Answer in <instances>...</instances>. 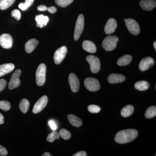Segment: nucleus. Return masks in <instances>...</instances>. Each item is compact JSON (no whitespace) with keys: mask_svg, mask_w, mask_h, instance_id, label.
<instances>
[{"mask_svg":"<svg viewBox=\"0 0 156 156\" xmlns=\"http://www.w3.org/2000/svg\"><path fill=\"white\" fill-rule=\"evenodd\" d=\"M137 135L138 131L136 129H126L118 132L115 136V140L118 143L124 144L133 141Z\"/></svg>","mask_w":156,"mask_h":156,"instance_id":"obj_1","label":"nucleus"},{"mask_svg":"<svg viewBox=\"0 0 156 156\" xmlns=\"http://www.w3.org/2000/svg\"><path fill=\"white\" fill-rule=\"evenodd\" d=\"M119 40V38L116 36H109L103 40L102 47L106 51H112L116 48L117 43Z\"/></svg>","mask_w":156,"mask_h":156,"instance_id":"obj_2","label":"nucleus"},{"mask_svg":"<svg viewBox=\"0 0 156 156\" xmlns=\"http://www.w3.org/2000/svg\"><path fill=\"white\" fill-rule=\"evenodd\" d=\"M46 66L44 63L40 64L37 69L36 78V83L38 86H43L46 81Z\"/></svg>","mask_w":156,"mask_h":156,"instance_id":"obj_3","label":"nucleus"},{"mask_svg":"<svg viewBox=\"0 0 156 156\" xmlns=\"http://www.w3.org/2000/svg\"><path fill=\"white\" fill-rule=\"evenodd\" d=\"M84 26V17L83 14H80L78 17L76 22L75 29L74 39L75 41H78L80 37L83 30Z\"/></svg>","mask_w":156,"mask_h":156,"instance_id":"obj_4","label":"nucleus"},{"mask_svg":"<svg viewBox=\"0 0 156 156\" xmlns=\"http://www.w3.org/2000/svg\"><path fill=\"white\" fill-rule=\"evenodd\" d=\"M87 60L90 65V69L92 73H96L100 71V60L97 57L92 55H89L87 57Z\"/></svg>","mask_w":156,"mask_h":156,"instance_id":"obj_5","label":"nucleus"},{"mask_svg":"<svg viewBox=\"0 0 156 156\" xmlns=\"http://www.w3.org/2000/svg\"><path fill=\"white\" fill-rule=\"evenodd\" d=\"M85 87L89 91L96 92L99 90L100 84L98 80L94 78H87L84 81Z\"/></svg>","mask_w":156,"mask_h":156,"instance_id":"obj_6","label":"nucleus"},{"mask_svg":"<svg viewBox=\"0 0 156 156\" xmlns=\"http://www.w3.org/2000/svg\"><path fill=\"white\" fill-rule=\"evenodd\" d=\"M125 21L128 30L131 34L134 35L139 34L140 28L139 24L136 21L131 18L125 19Z\"/></svg>","mask_w":156,"mask_h":156,"instance_id":"obj_7","label":"nucleus"},{"mask_svg":"<svg viewBox=\"0 0 156 156\" xmlns=\"http://www.w3.org/2000/svg\"><path fill=\"white\" fill-rule=\"evenodd\" d=\"M67 53V48L66 46H63L57 49L54 53V62L56 64H59L63 61L65 58Z\"/></svg>","mask_w":156,"mask_h":156,"instance_id":"obj_8","label":"nucleus"},{"mask_svg":"<svg viewBox=\"0 0 156 156\" xmlns=\"http://www.w3.org/2000/svg\"><path fill=\"white\" fill-rule=\"evenodd\" d=\"M21 71L20 69H17L14 72L11 76V80L9 84V89L12 90L17 88L20 85V81L19 77L21 74Z\"/></svg>","mask_w":156,"mask_h":156,"instance_id":"obj_9","label":"nucleus"},{"mask_svg":"<svg viewBox=\"0 0 156 156\" xmlns=\"http://www.w3.org/2000/svg\"><path fill=\"white\" fill-rule=\"evenodd\" d=\"M48 101V96L44 95L41 97L34 105L33 112L34 113L37 114L41 112L47 105Z\"/></svg>","mask_w":156,"mask_h":156,"instance_id":"obj_10","label":"nucleus"},{"mask_svg":"<svg viewBox=\"0 0 156 156\" xmlns=\"http://www.w3.org/2000/svg\"><path fill=\"white\" fill-rule=\"evenodd\" d=\"M13 38L11 35L4 34L0 36V45L5 49H10L13 45Z\"/></svg>","mask_w":156,"mask_h":156,"instance_id":"obj_11","label":"nucleus"},{"mask_svg":"<svg viewBox=\"0 0 156 156\" xmlns=\"http://www.w3.org/2000/svg\"><path fill=\"white\" fill-rule=\"evenodd\" d=\"M69 82L72 91L74 92H77L80 89V82L79 79L74 73H70L69 76Z\"/></svg>","mask_w":156,"mask_h":156,"instance_id":"obj_12","label":"nucleus"},{"mask_svg":"<svg viewBox=\"0 0 156 156\" xmlns=\"http://www.w3.org/2000/svg\"><path fill=\"white\" fill-rule=\"evenodd\" d=\"M154 63L153 58L151 57H147L143 58L139 63V69L141 71H144L151 67Z\"/></svg>","mask_w":156,"mask_h":156,"instance_id":"obj_13","label":"nucleus"},{"mask_svg":"<svg viewBox=\"0 0 156 156\" xmlns=\"http://www.w3.org/2000/svg\"><path fill=\"white\" fill-rule=\"evenodd\" d=\"M117 27L116 20L114 18H110L105 27L104 30L108 35L113 33Z\"/></svg>","mask_w":156,"mask_h":156,"instance_id":"obj_14","label":"nucleus"},{"mask_svg":"<svg viewBox=\"0 0 156 156\" xmlns=\"http://www.w3.org/2000/svg\"><path fill=\"white\" fill-rule=\"evenodd\" d=\"M139 5L143 10L150 11L155 8L156 2L155 0H141Z\"/></svg>","mask_w":156,"mask_h":156,"instance_id":"obj_15","label":"nucleus"},{"mask_svg":"<svg viewBox=\"0 0 156 156\" xmlns=\"http://www.w3.org/2000/svg\"><path fill=\"white\" fill-rule=\"evenodd\" d=\"M126 80V77L122 74H112L108 78V81L110 84L123 83Z\"/></svg>","mask_w":156,"mask_h":156,"instance_id":"obj_16","label":"nucleus"},{"mask_svg":"<svg viewBox=\"0 0 156 156\" xmlns=\"http://www.w3.org/2000/svg\"><path fill=\"white\" fill-rule=\"evenodd\" d=\"M14 65L12 63H6L0 65V77L5 75L14 69Z\"/></svg>","mask_w":156,"mask_h":156,"instance_id":"obj_17","label":"nucleus"},{"mask_svg":"<svg viewBox=\"0 0 156 156\" xmlns=\"http://www.w3.org/2000/svg\"><path fill=\"white\" fill-rule=\"evenodd\" d=\"M38 41L36 39H32L26 43L25 49L26 52L30 53L32 52L38 44Z\"/></svg>","mask_w":156,"mask_h":156,"instance_id":"obj_18","label":"nucleus"},{"mask_svg":"<svg viewBox=\"0 0 156 156\" xmlns=\"http://www.w3.org/2000/svg\"><path fill=\"white\" fill-rule=\"evenodd\" d=\"M83 48L84 50L90 53L96 52V47L94 43L90 41H85L83 42Z\"/></svg>","mask_w":156,"mask_h":156,"instance_id":"obj_19","label":"nucleus"},{"mask_svg":"<svg viewBox=\"0 0 156 156\" xmlns=\"http://www.w3.org/2000/svg\"><path fill=\"white\" fill-rule=\"evenodd\" d=\"M35 20L37 22V26L40 28H43L47 25L49 21V18L48 16H45L43 14H40L37 15L36 17Z\"/></svg>","mask_w":156,"mask_h":156,"instance_id":"obj_20","label":"nucleus"},{"mask_svg":"<svg viewBox=\"0 0 156 156\" xmlns=\"http://www.w3.org/2000/svg\"><path fill=\"white\" fill-rule=\"evenodd\" d=\"M68 119L72 126L76 127H80L83 124L82 120L73 115H69Z\"/></svg>","mask_w":156,"mask_h":156,"instance_id":"obj_21","label":"nucleus"},{"mask_svg":"<svg viewBox=\"0 0 156 156\" xmlns=\"http://www.w3.org/2000/svg\"><path fill=\"white\" fill-rule=\"evenodd\" d=\"M132 56L129 55H124L118 59L117 64L120 66L128 65L132 61Z\"/></svg>","mask_w":156,"mask_h":156,"instance_id":"obj_22","label":"nucleus"},{"mask_svg":"<svg viewBox=\"0 0 156 156\" xmlns=\"http://www.w3.org/2000/svg\"><path fill=\"white\" fill-rule=\"evenodd\" d=\"M134 111V108L132 105H126L122 109L121 112V115L123 117L130 116Z\"/></svg>","mask_w":156,"mask_h":156,"instance_id":"obj_23","label":"nucleus"},{"mask_svg":"<svg viewBox=\"0 0 156 156\" xmlns=\"http://www.w3.org/2000/svg\"><path fill=\"white\" fill-rule=\"evenodd\" d=\"M135 89L139 91H145L149 88V84L145 81H140L136 82L134 85Z\"/></svg>","mask_w":156,"mask_h":156,"instance_id":"obj_24","label":"nucleus"},{"mask_svg":"<svg viewBox=\"0 0 156 156\" xmlns=\"http://www.w3.org/2000/svg\"><path fill=\"white\" fill-rule=\"evenodd\" d=\"M30 106V102L25 98H23L20 101L19 104V108L23 113H26L28 111Z\"/></svg>","mask_w":156,"mask_h":156,"instance_id":"obj_25","label":"nucleus"},{"mask_svg":"<svg viewBox=\"0 0 156 156\" xmlns=\"http://www.w3.org/2000/svg\"><path fill=\"white\" fill-rule=\"evenodd\" d=\"M15 0H0V9L5 10L11 7Z\"/></svg>","mask_w":156,"mask_h":156,"instance_id":"obj_26","label":"nucleus"},{"mask_svg":"<svg viewBox=\"0 0 156 156\" xmlns=\"http://www.w3.org/2000/svg\"><path fill=\"white\" fill-rule=\"evenodd\" d=\"M156 115V106L150 107L147 110L145 114V117L147 119H151Z\"/></svg>","mask_w":156,"mask_h":156,"instance_id":"obj_27","label":"nucleus"},{"mask_svg":"<svg viewBox=\"0 0 156 156\" xmlns=\"http://www.w3.org/2000/svg\"><path fill=\"white\" fill-rule=\"evenodd\" d=\"M59 138V134L57 131H53V132L49 134L47 137V140L48 142H53L55 140Z\"/></svg>","mask_w":156,"mask_h":156,"instance_id":"obj_28","label":"nucleus"},{"mask_svg":"<svg viewBox=\"0 0 156 156\" xmlns=\"http://www.w3.org/2000/svg\"><path fill=\"white\" fill-rule=\"evenodd\" d=\"M34 1V0H25V2L20 3L18 7L22 11H25L32 5Z\"/></svg>","mask_w":156,"mask_h":156,"instance_id":"obj_29","label":"nucleus"},{"mask_svg":"<svg viewBox=\"0 0 156 156\" xmlns=\"http://www.w3.org/2000/svg\"><path fill=\"white\" fill-rule=\"evenodd\" d=\"M59 136L63 139L67 140L70 138L71 136V134L69 131L65 129H62L59 131Z\"/></svg>","mask_w":156,"mask_h":156,"instance_id":"obj_30","label":"nucleus"},{"mask_svg":"<svg viewBox=\"0 0 156 156\" xmlns=\"http://www.w3.org/2000/svg\"><path fill=\"white\" fill-rule=\"evenodd\" d=\"M11 107V104L6 101H0V109L4 111H8Z\"/></svg>","mask_w":156,"mask_h":156,"instance_id":"obj_31","label":"nucleus"},{"mask_svg":"<svg viewBox=\"0 0 156 156\" xmlns=\"http://www.w3.org/2000/svg\"><path fill=\"white\" fill-rule=\"evenodd\" d=\"M73 0H55V3L57 5L64 8L69 5Z\"/></svg>","mask_w":156,"mask_h":156,"instance_id":"obj_32","label":"nucleus"},{"mask_svg":"<svg viewBox=\"0 0 156 156\" xmlns=\"http://www.w3.org/2000/svg\"><path fill=\"white\" fill-rule=\"evenodd\" d=\"M88 111L92 113H97L100 111L101 108L99 106L95 105H91L88 107Z\"/></svg>","mask_w":156,"mask_h":156,"instance_id":"obj_33","label":"nucleus"},{"mask_svg":"<svg viewBox=\"0 0 156 156\" xmlns=\"http://www.w3.org/2000/svg\"><path fill=\"white\" fill-rule=\"evenodd\" d=\"M11 15L12 17H15V19L17 20H19L20 19L21 17V14H20V11L17 9H15V10L12 11V13H11Z\"/></svg>","mask_w":156,"mask_h":156,"instance_id":"obj_34","label":"nucleus"},{"mask_svg":"<svg viewBox=\"0 0 156 156\" xmlns=\"http://www.w3.org/2000/svg\"><path fill=\"white\" fill-rule=\"evenodd\" d=\"M7 85V82L4 79H0V92L5 89Z\"/></svg>","mask_w":156,"mask_h":156,"instance_id":"obj_35","label":"nucleus"},{"mask_svg":"<svg viewBox=\"0 0 156 156\" xmlns=\"http://www.w3.org/2000/svg\"><path fill=\"white\" fill-rule=\"evenodd\" d=\"M8 151L5 148L0 145V156H5L8 155Z\"/></svg>","mask_w":156,"mask_h":156,"instance_id":"obj_36","label":"nucleus"},{"mask_svg":"<svg viewBox=\"0 0 156 156\" xmlns=\"http://www.w3.org/2000/svg\"><path fill=\"white\" fill-rule=\"evenodd\" d=\"M49 125L50 126V128L53 130V131H55L57 129V127L56 126V123L54 122V121H52V120H50L49 122Z\"/></svg>","mask_w":156,"mask_h":156,"instance_id":"obj_37","label":"nucleus"},{"mask_svg":"<svg viewBox=\"0 0 156 156\" xmlns=\"http://www.w3.org/2000/svg\"><path fill=\"white\" fill-rule=\"evenodd\" d=\"M87 152L85 151H81L73 155V156H87Z\"/></svg>","mask_w":156,"mask_h":156,"instance_id":"obj_38","label":"nucleus"},{"mask_svg":"<svg viewBox=\"0 0 156 156\" xmlns=\"http://www.w3.org/2000/svg\"><path fill=\"white\" fill-rule=\"evenodd\" d=\"M37 10L39 11H44L48 10V7L44 5H41L37 7Z\"/></svg>","mask_w":156,"mask_h":156,"instance_id":"obj_39","label":"nucleus"},{"mask_svg":"<svg viewBox=\"0 0 156 156\" xmlns=\"http://www.w3.org/2000/svg\"><path fill=\"white\" fill-rule=\"evenodd\" d=\"M48 10L50 13L54 14V13H56V11H57V9H56V7L52 6V7L48 8Z\"/></svg>","mask_w":156,"mask_h":156,"instance_id":"obj_40","label":"nucleus"},{"mask_svg":"<svg viewBox=\"0 0 156 156\" xmlns=\"http://www.w3.org/2000/svg\"><path fill=\"white\" fill-rule=\"evenodd\" d=\"M4 123V117L3 115L0 113V125Z\"/></svg>","mask_w":156,"mask_h":156,"instance_id":"obj_41","label":"nucleus"},{"mask_svg":"<svg viewBox=\"0 0 156 156\" xmlns=\"http://www.w3.org/2000/svg\"><path fill=\"white\" fill-rule=\"evenodd\" d=\"M42 156H52V155L49 152H46L44 154H42Z\"/></svg>","mask_w":156,"mask_h":156,"instance_id":"obj_42","label":"nucleus"},{"mask_svg":"<svg viewBox=\"0 0 156 156\" xmlns=\"http://www.w3.org/2000/svg\"><path fill=\"white\" fill-rule=\"evenodd\" d=\"M156 42L155 41L153 45H154V48L155 50H156Z\"/></svg>","mask_w":156,"mask_h":156,"instance_id":"obj_43","label":"nucleus"}]
</instances>
